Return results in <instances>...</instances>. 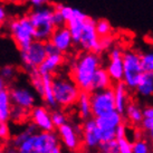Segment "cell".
<instances>
[{
	"label": "cell",
	"instance_id": "6da1fadb",
	"mask_svg": "<svg viewBox=\"0 0 153 153\" xmlns=\"http://www.w3.org/2000/svg\"><path fill=\"white\" fill-rule=\"evenodd\" d=\"M101 66L98 54L84 51L77 57L72 65V79L81 91L89 92L91 83L96 69Z\"/></svg>",
	"mask_w": 153,
	"mask_h": 153
},
{
	"label": "cell",
	"instance_id": "7a4b0ae2",
	"mask_svg": "<svg viewBox=\"0 0 153 153\" xmlns=\"http://www.w3.org/2000/svg\"><path fill=\"white\" fill-rule=\"evenodd\" d=\"M54 6L45 4L43 7L34 8L29 13L30 22L34 26V38L36 40L46 42L51 38L56 26L54 24Z\"/></svg>",
	"mask_w": 153,
	"mask_h": 153
},
{
	"label": "cell",
	"instance_id": "3957f363",
	"mask_svg": "<svg viewBox=\"0 0 153 153\" xmlns=\"http://www.w3.org/2000/svg\"><path fill=\"white\" fill-rule=\"evenodd\" d=\"M53 92L56 103L59 107L66 108L75 105L78 100L81 89L71 77L63 75L53 76Z\"/></svg>",
	"mask_w": 153,
	"mask_h": 153
},
{
	"label": "cell",
	"instance_id": "277c9868",
	"mask_svg": "<svg viewBox=\"0 0 153 153\" xmlns=\"http://www.w3.org/2000/svg\"><path fill=\"white\" fill-rule=\"evenodd\" d=\"M8 30L19 51L25 49L33 40H35L34 26L30 22L28 15H24L10 20L8 24Z\"/></svg>",
	"mask_w": 153,
	"mask_h": 153
},
{
	"label": "cell",
	"instance_id": "5b68a950",
	"mask_svg": "<svg viewBox=\"0 0 153 153\" xmlns=\"http://www.w3.org/2000/svg\"><path fill=\"white\" fill-rule=\"evenodd\" d=\"M142 73L140 54L132 51L123 53V82L128 88H135Z\"/></svg>",
	"mask_w": 153,
	"mask_h": 153
},
{
	"label": "cell",
	"instance_id": "8992f818",
	"mask_svg": "<svg viewBox=\"0 0 153 153\" xmlns=\"http://www.w3.org/2000/svg\"><path fill=\"white\" fill-rule=\"evenodd\" d=\"M47 53L45 49V42L40 40H33L28 47L20 51V59H22V67L26 72L36 71L43 60L46 58Z\"/></svg>",
	"mask_w": 153,
	"mask_h": 153
},
{
	"label": "cell",
	"instance_id": "52a82bcc",
	"mask_svg": "<svg viewBox=\"0 0 153 153\" xmlns=\"http://www.w3.org/2000/svg\"><path fill=\"white\" fill-rule=\"evenodd\" d=\"M91 107L94 117L105 114L115 110L114 92L113 88H105L91 93Z\"/></svg>",
	"mask_w": 153,
	"mask_h": 153
},
{
	"label": "cell",
	"instance_id": "ba28073f",
	"mask_svg": "<svg viewBox=\"0 0 153 153\" xmlns=\"http://www.w3.org/2000/svg\"><path fill=\"white\" fill-rule=\"evenodd\" d=\"M62 146L55 131H40L34 134L33 153H60Z\"/></svg>",
	"mask_w": 153,
	"mask_h": 153
},
{
	"label": "cell",
	"instance_id": "9c48e42d",
	"mask_svg": "<svg viewBox=\"0 0 153 153\" xmlns=\"http://www.w3.org/2000/svg\"><path fill=\"white\" fill-rule=\"evenodd\" d=\"M96 20L92 17H87L83 25L81 38L78 42V45L82 47V49L85 51H92L95 54L102 53L101 46H100V37H98L96 29H95Z\"/></svg>",
	"mask_w": 153,
	"mask_h": 153
},
{
	"label": "cell",
	"instance_id": "30bf717a",
	"mask_svg": "<svg viewBox=\"0 0 153 153\" xmlns=\"http://www.w3.org/2000/svg\"><path fill=\"white\" fill-rule=\"evenodd\" d=\"M59 141L69 151H77L82 146V128L74 123L66 122L57 128Z\"/></svg>",
	"mask_w": 153,
	"mask_h": 153
},
{
	"label": "cell",
	"instance_id": "8fae6325",
	"mask_svg": "<svg viewBox=\"0 0 153 153\" xmlns=\"http://www.w3.org/2000/svg\"><path fill=\"white\" fill-rule=\"evenodd\" d=\"M9 95L13 105L22 107L25 110L29 111L36 104V95L35 92L29 87L26 86H13L9 88Z\"/></svg>",
	"mask_w": 153,
	"mask_h": 153
},
{
	"label": "cell",
	"instance_id": "7c38bea8",
	"mask_svg": "<svg viewBox=\"0 0 153 153\" xmlns=\"http://www.w3.org/2000/svg\"><path fill=\"white\" fill-rule=\"evenodd\" d=\"M85 122L82 128V143L87 150L97 149L101 143V130L96 125L94 119L84 120Z\"/></svg>",
	"mask_w": 153,
	"mask_h": 153
},
{
	"label": "cell",
	"instance_id": "4fadbf2b",
	"mask_svg": "<svg viewBox=\"0 0 153 153\" xmlns=\"http://www.w3.org/2000/svg\"><path fill=\"white\" fill-rule=\"evenodd\" d=\"M30 119H31V122L40 131H54L55 130L48 107L43 106V105H35L33 108H30Z\"/></svg>",
	"mask_w": 153,
	"mask_h": 153
},
{
	"label": "cell",
	"instance_id": "5bb4252c",
	"mask_svg": "<svg viewBox=\"0 0 153 153\" xmlns=\"http://www.w3.org/2000/svg\"><path fill=\"white\" fill-rule=\"evenodd\" d=\"M106 71L112 82L123 81V51L119 47L112 48Z\"/></svg>",
	"mask_w": 153,
	"mask_h": 153
},
{
	"label": "cell",
	"instance_id": "9a60e30c",
	"mask_svg": "<svg viewBox=\"0 0 153 153\" xmlns=\"http://www.w3.org/2000/svg\"><path fill=\"white\" fill-rule=\"evenodd\" d=\"M49 40L55 45V47L62 54L69 51V49L73 46L72 35H71V31L66 26L56 27L55 30L51 34Z\"/></svg>",
	"mask_w": 153,
	"mask_h": 153
},
{
	"label": "cell",
	"instance_id": "2e32d148",
	"mask_svg": "<svg viewBox=\"0 0 153 153\" xmlns=\"http://www.w3.org/2000/svg\"><path fill=\"white\" fill-rule=\"evenodd\" d=\"M87 17H88V15H86L85 13H83L79 9L74 8V13H73L72 18L65 25L69 29V31H71L73 44H75V45H78L82 30H83V25H84V22L86 20Z\"/></svg>",
	"mask_w": 153,
	"mask_h": 153
},
{
	"label": "cell",
	"instance_id": "e0dca14e",
	"mask_svg": "<svg viewBox=\"0 0 153 153\" xmlns=\"http://www.w3.org/2000/svg\"><path fill=\"white\" fill-rule=\"evenodd\" d=\"M96 125L101 131L106 130H115L116 126L123 122V114H121L116 110L107 112L105 114H102L95 117Z\"/></svg>",
	"mask_w": 153,
	"mask_h": 153
},
{
	"label": "cell",
	"instance_id": "ac0fdd59",
	"mask_svg": "<svg viewBox=\"0 0 153 153\" xmlns=\"http://www.w3.org/2000/svg\"><path fill=\"white\" fill-rule=\"evenodd\" d=\"M63 63H64V55L62 53L47 55L46 58L43 60V63L38 66L37 71L40 75H44V74L54 75L57 72V69L63 65Z\"/></svg>",
	"mask_w": 153,
	"mask_h": 153
},
{
	"label": "cell",
	"instance_id": "d6986e66",
	"mask_svg": "<svg viewBox=\"0 0 153 153\" xmlns=\"http://www.w3.org/2000/svg\"><path fill=\"white\" fill-rule=\"evenodd\" d=\"M114 92V101H115V110L124 114L125 107L128 103V86L125 85L123 81L116 82V85L113 88Z\"/></svg>",
	"mask_w": 153,
	"mask_h": 153
},
{
	"label": "cell",
	"instance_id": "ffe728a7",
	"mask_svg": "<svg viewBox=\"0 0 153 153\" xmlns=\"http://www.w3.org/2000/svg\"><path fill=\"white\" fill-rule=\"evenodd\" d=\"M111 86H112V79H111L110 75H108V73H107L106 68H103L100 66V67L96 69L95 74H94L92 83H91L89 93L108 88Z\"/></svg>",
	"mask_w": 153,
	"mask_h": 153
},
{
	"label": "cell",
	"instance_id": "44dd1931",
	"mask_svg": "<svg viewBox=\"0 0 153 153\" xmlns=\"http://www.w3.org/2000/svg\"><path fill=\"white\" fill-rule=\"evenodd\" d=\"M43 77V83H44V95H43V101L45 102L47 107H49L51 110H55L58 107L56 100L54 97V92H53V75L51 74H44L42 75Z\"/></svg>",
	"mask_w": 153,
	"mask_h": 153
},
{
	"label": "cell",
	"instance_id": "7402d4cb",
	"mask_svg": "<svg viewBox=\"0 0 153 153\" xmlns=\"http://www.w3.org/2000/svg\"><path fill=\"white\" fill-rule=\"evenodd\" d=\"M136 92L144 96L153 95V72H143L135 87Z\"/></svg>",
	"mask_w": 153,
	"mask_h": 153
},
{
	"label": "cell",
	"instance_id": "603a6c76",
	"mask_svg": "<svg viewBox=\"0 0 153 153\" xmlns=\"http://www.w3.org/2000/svg\"><path fill=\"white\" fill-rule=\"evenodd\" d=\"M79 117L83 120H87L92 116V107H91V93L81 91L78 100L76 102Z\"/></svg>",
	"mask_w": 153,
	"mask_h": 153
},
{
	"label": "cell",
	"instance_id": "cb8c5ba5",
	"mask_svg": "<svg viewBox=\"0 0 153 153\" xmlns=\"http://www.w3.org/2000/svg\"><path fill=\"white\" fill-rule=\"evenodd\" d=\"M13 103L10 100L8 89H4L0 92V117L2 122L10 121V113H11Z\"/></svg>",
	"mask_w": 153,
	"mask_h": 153
},
{
	"label": "cell",
	"instance_id": "d4e9b609",
	"mask_svg": "<svg viewBox=\"0 0 153 153\" xmlns=\"http://www.w3.org/2000/svg\"><path fill=\"white\" fill-rule=\"evenodd\" d=\"M124 114L126 115L128 120L133 124H140L143 120L142 108L137 106L135 103H128L125 111H124Z\"/></svg>",
	"mask_w": 153,
	"mask_h": 153
},
{
	"label": "cell",
	"instance_id": "484cf974",
	"mask_svg": "<svg viewBox=\"0 0 153 153\" xmlns=\"http://www.w3.org/2000/svg\"><path fill=\"white\" fill-rule=\"evenodd\" d=\"M37 130H38V128H37L33 122H29V123L26 125V128H24L22 132H19L18 134L15 135V137H13V148H16V149H17V146L22 143V141L26 140L27 137H29L30 135H33L34 133H36Z\"/></svg>",
	"mask_w": 153,
	"mask_h": 153
},
{
	"label": "cell",
	"instance_id": "4316f807",
	"mask_svg": "<svg viewBox=\"0 0 153 153\" xmlns=\"http://www.w3.org/2000/svg\"><path fill=\"white\" fill-rule=\"evenodd\" d=\"M29 82L30 85L34 89V92L39 97H43L44 95V83H43V77L42 75L38 73V71H33V72H29Z\"/></svg>",
	"mask_w": 153,
	"mask_h": 153
},
{
	"label": "cell",
	"instance_id": "83f0119b",
	"mask_svg": "<svg viewBox=\"0 0 153 153\" xmlns=\"http://www.w3.org/2000/svg\"><path fill=\"white\" fill-rule=\"evenodd\" d=\"M95 29H96L98 37H103V36H107V35L112 34V26H111L110 22L106 20V19L96 20Z\"/></svg>",
	"mask_w": 153,
	"mask_h": 153
},
{
	"label": "cell",
	"instance_id": "f1b7e54d",
	"mask_svg": "<svg viewBox=\"0 0 153 153\" xmlns=\"http://www.w3.org/2000/svg\"><path fill=\"white\" fill-rule=\"evenodd\" d=\"M98 151L103 153H119V146H117V141L116 139L111 141L101 142L97 146Z\"/></svg>",
	"mask_w": 153,
	"mask_h": 153
},
{
	"label": "cell",
	"instance_id": "f546056e",
	"mask_svg": "<svg viewBox=\"0 0 153 153\" xmlns=\"http://www.w3.org/2000/svg\"><path fill=\"white\" fill-rule=\"evenodd\" d=\"M51 116L55 128H59L60 125H63L64 123L67 122V115L65 114L63 111H59L57 108H55V110H53V112H51Z\"/></svg>",
	"mask_w": 153,
	"mask_h": 153
},
{
	"label": "cell",
	"instance_id": "4dcf8cb0",
	"mask_svg": "<svg viewBox=\"0 0 153 153\" xmlns=\"http://www.w3.org/2000/svg\"><path fill=\"white\" fill-rule=\"evenodd\" d=\"M132 152L133 153H149L151 152V146L146 140L140 139V140L134 141L132 143Z\"/></svg>",
	"mask_w": 153,
	"mask_h": 153
},
{
	"label": "cell",
	"instance_id": "1f68e13d",
	"mask_svg": "<svg viewBox=\"0 0 153 153\" xmlns=\"http://www.w3.org/2000/svg\"><path fill=\"white\" fill-rule=\"evenodd\" d=\"M141 66L143 72H153V53L141 55Z\"/></svg>",
	"mask_w": 153,
	"mask_h": 153
},
{
	"label": "cell",
	"instance_id": "d6a6232c",
	"mask_svg": "<svg viewBox=\"0 0 153 153\" xmlns=\"http://www.w3.org/2000/svg\"><path fill=\"white\" fill-rule=\"evenodd\" d=\"M35 134V133H34ZM34 134L24 140L20 144L17 146V152L19 153H33L34 149Z\"/></svg>",
	"mask_w": 153,
	"mask_h": 153
},
{
	"label": "cell",
	"instance_id": "836d02e7",
	"mask_svg": "<svg viewBox=\"0 0 153 153\" xmlns=\"http://www.w3.org/2000/svg\"><path fill=\"white\" fill-rule=\"evenodd\" d=\"M17 74V68L13 65H4L0 68V76L6 81H11Z\"/></svg>",
	"mask_w": 153,
	"mask_h": 153
},
{
	"label": "cell",
	"instance_id": "e575fe53",
	"mask_svg": "<svg viewBox=\"0 0 153 153\" xmlns=\"http://www.w3.org/2000/svg\"><path fill=\"white\" fill-rule=\"evenodd\" d=\"M27 116V110L22 108V107L16 106V105H13L11 107V113H10V120L13 121H16V122H20Z\"/></svg>",
	"mask_w": 153,
	"mask_h": 153
},
{
	"label": "cell",
	"instance_id": "d590c367",
	"mask_svg": "<svg viewBox=\"0 0 153 153\" xmlns=\"http://www.w3.org/2000/svg\"><path fill=\"white\" fill-rule=\"evenodd\" d=\"M117 146H119V153H132V143L125 137L116 139Z\"/></svg>",
	"mask_w": 153,
	"mask_h": 153
},
{
	"label": "cell",
	"instance_id": "8d00e7d4",
	"mask_svg": "<svg viewBox=\"0 0 153 153\" xmlns=\"http://www.w3.org/2000/svg\"><path fill=\"white\" fill-rule=\"evenodd\" d=\"M113 43H114V39L112 37V35H107V36L100 37V46H101L102 51L110 49L111 47L113 46Z\"/></svg>",
	"mask_w": 153,
	"mask_h": 153
},
{
	"label": "cell",
	"instance_id": "74e56055",
	"mask_svg": "<svg viewBox=\"0 0 153 153\" xmlns=\"http://www.w3.org/2000/svg\"><path fill=\"white\" fill-rule=\"evenodd\" d=\"M140 124L142 130L145 131L146 133L153 132V115L152 116H148V117H143Z\"/></svg>",
	"mask_w": 153,
	"mask_h": 153
},
{
	"label": "cell",
	"instance_id": "f35d334b",
	"mask_svg": "<svg viewBox=\"0 0 153 153\" xmlns=\"http://www.w3.org/2000/svg\"><path fill=\"white\" fill-rule=\"evenodd\" d=\"M10 136V128L8 122H1L0 124V140L7 141Z\"/></svg>",
	"mask_w": 153,
	"mask_h": 153
},
{
	"label": "cell",
	"instance_id": "ab89813d",
	"mask_svg": "<svg viewBox=\"0 0 153 153\" xmlns=\"http://www.w3.org/2000/svg\"><path fill=\"white\" fill-rule=\"evenodd\" d=\"M116 139L115 137V130H106V131H101V142L111 141Z\"/></svg>",
	"mask_w": 153,
	"mask_h": 153
},
{
	"label": "cell",
	"instance_id": "60d3db41",
	"mask_svg": "<svg viewBox=\"0 0 153 153\" xmlns=\"http://www.w3.org/2000/svg\"><path fill=\"white\" fill-rule=\"evenodd\" d=\"M125 136H126V126L122 122L115 128V137L116 139H121V137H125Z\"/></svg>",
	"mask_w": 153,
	"mask_h": 153
},
{
	"label": "cell",
	"instance_id": "b9f144b4",
	"mask_svg": "<svg viewBox=\"0 0 153 153\" xmlns=\"http://www.w3.org/2000/svg\"><path fill=\"white\" fill-rule=\"evenodd\" d=\"M53 18H54V24H55L56 27L65 26V24H66L64 20V18H63V16H62L59 11L56 10V9H54V16H53Z\"/></svg>",
	"mask_w": 153,
	"mask_h": 153
},
{
	"label": "cell",
	"instance_id": "7bdbcfd3",
	"mask_svg": "<svg viewBox=\"0 0 153 153\" xmlns=\"http://www.w3.org/2000/svg\"><path fill=\"white\" fill-rule=\"evenodd\" d=\"M45 49H46L47 55H51V54H57V53H60V51L55 47V45L51 43L49 39L45 42Z\"/></svg>",
	"mask_w": 153,
	"mask_h": 153
},
{
	"label": "cell",
	"instance_id": "ee69618b",
	"mask_svg": "<svg viewBox=\"0 0 153 153\" xmlns=\"http://www.w3.org/2000/svg\"><path fill=\"white\" fill-rule=\"evenodd\" d=\"M8 20V13L2 4H0V26H4Z\"/></svg>",
	"mask_w": 153,
	"mask_h": 153
},
{
	"label": "cell",
	"instance_id": "f6af8a7d",
	"mask_svg": "<svg viewBox=\"0 0 153 153\" xmlns=\"http://www.w3.org/2000/svg\"><path fill=\"white\" fill-rule=\"evenodd\" d=\"M28 2L34 8H38V7H43V6L48 4V0H28Z\"/></svg>",
	"mask_w": 153,
	"mask_h": 153
},
{
	"label": "cell",
	"instance_id": "bcb514c9",
	"mask_svg": "<svg viewBox=\"0 0 153 153\" xmlns=\"http://www.w3.org/2000/svg\"><path fill=\"white\" fill-rule=\"evenodd\" d=\"M133 139H134V141L136 140H140V139H142V131L141 130H135V131L133 132Z\"/></svg>",
	"mask_w": 153,
	"mask_h": 153
},
{
	"label": "cell",
	"instance_id": "7dc6e473",
	"mask_svg": "<svg viewBox=\"0 0 153 153\" xmlns=\"http://www.w3.org/2000/svg\"><path fill=\"white\" fill-rule=\"evenodd\" d=\"M4 89H7V81L0 76V92Z\"/></svg>",
	"mask_w": 153,
	"mask_h": 153
},
{
	"label": "cell",
	"instance_id": "c3c4849f",
	"mask_svg": "<svg viewBox=\"0 0 153 153\" xmlns=\"http://www.w3.org/2000/svg\"><path fill=\"white\" fill-rule=\"evenodd\" d=\"M18 1H28V0H18Z\"/></svg>",
	"mask_w": 153,
	"mask_h": 153
},
{
	"label": "cell",
	"instance_id": "681fc988",
	"mask_svg": "<svg viewBox=\"0 0 153 153\" xmlns=\"http://www.w3.org/2000/svg\"><path fill=\"white\" fill-rule=\"evenodd\" d=\"M1 122H2V120H1V117H0V124H1Z\"/></svg>",
	"mask_w": 153,
	"mask_h": 153
},
{
	"label": "cell",
	"instance_id": "f907efd6",
	"mask_svg": "<svg viewBox=\"0 0 153 153\" xmlns=\"http://www.w3.org/2000/svg\"><path fill=\"white\" fill-rule=\"evenodd\" d=\"M10 1H18V0H10Z\"/></svg>",
	"mask_w": 153,
	"mask_h": 153
},
{
	"label": "cell",
	"instance_id": "816d5d0a",
	"mask_svg": "<svg viewBox=\"0 0 153 153\" xmlns=\"http://www.w3.org/2000/svg\"><path fill=\"white\" fill-rule=\"evenodd\" d=\"M0 152H1V148H0Z\"/></svg>",
	"mask_w": 153,
	"mask_h": 153
},
{
	"label": "cell",
	"instance_id": "f5cc1de1",
	"mask_svg": "<svg viewBox=\"0 0 153 153\" xmlns=\"http://www.w3.org/2000/svg\"><path fill=\"white\" fill-rule=\"evenodd\" d=\"M0 142H1V140H0Z\"/></svg>",
	"mask_w": 153,
	"mask_h": 153
}]
</instances>
